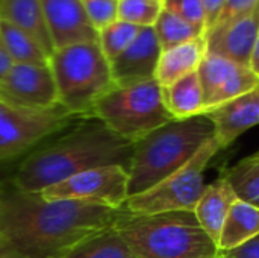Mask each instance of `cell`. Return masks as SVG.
I'll return each mask as SVG.
<instances>
[{
    "label": "cell",
    "mask_w": 259,
    "mask_h": 258,
    "mask_svg": "<svg viewBox=\"0 0 259 258\" xmlns=\"http://www.w3.org/2000/svg\"><path fill=\"white\" fill-rule=\"evenodd\" d=\"M220 254L225 258H259V234L244 245Z\"/></svg>",
    "instance_id": "obj_30"
},
{
    "label": "cell",
    "mask_w": 259,
    "mask_h": 258,
    "mask_svg": "<svg viewBox=\"0 0 259 258\" xmlns=\"http://www.w3.org/2000/svg\"><path fill=\"white\" fill-rule=\"evenodd\" d=\"M0 20L32 35L50 58L55 47L46 26L41 0H0Z\"/></svg>",
    "instance_id": "obj_18"
},
{
    "label": "cell",
    "mask_w": 259,
    "mask_h": 258,
    "mask_svg": "<svg viewBox=\"0 0 259 258\" xmlns=\"http://www.w3.org/2000/svg\"><path fill=\"white\" fill-rule=\"evenodd\" d=\"M258 5L259 0H226L214 26H220V24L238 20L241 17H246V15L255 12Z\"/></svg>",
    "instance_id": "obj_29"
},
{
    "label": "cell",
    "mask_w": 259,
    "mask_h": 258,
    "mask_svg": "<svg viewBox=\"0 0 259 258\" xmlns=\"http://www.w3.org/2000/svg\"><path fill=\"white\" fill-rule=\"evenodd\" d=\"M220 151L212 138L175 173L162 179L155 187L127 198L123 210L131 214L149 216L173 211H194L206 184L205 169Z\"/></svg>",
    "instance_id": "obj_7"
},
{
    "label": "cell",
    "mask_w": 259,
    "mask_h": 258,
    "mask_svg": "<svg viewBox=\"0 0 259 258\" xmlns=\"http://www.w3.org/2000/svg\"><path fill=\"white\" fill-rule=\"evenodd\" d=\"M223 175L240 201L259 208V151L241 160Z\"/></svg>",
    "instance_id": "obj_24"
},
{
    "label": "cell",
    "mask_w": 259,
    "mask_h": 258,
    "mask_svg": "<svg viewBox=\"0 0 259 258\" xmlns=\"http://www.w3.org/2000/svg\"><path fill=\"white\" fill-rule=\"evenodd\" d=\"M164 8L206 32V15L202 0H164Z\"/></svg>",
    "instance_id": "obj_28"
},
{
    "label": "cell",
    "mask_w": 259,
    "mask_h": 258,
    "mask_svg": "<svg viewBox=\"0 0 259 258\" xmlns=\"http://www.w3.org/2000/svg\"><path fill=\"white\" fill-rule=\"evenodd\" d=\"M0 258H15L3 245H0Z\"/></svg>",
    "instance_id": "obj_34"
},
{
    "label": "cell",
    "mask_w": 259,
    "mask_h": 258,
    "mask_svg": "<svg viewBox=\"0 0 259 258\" xmlns=\"http://www.w3.org/2000/svg\"><path fill=\"white\" fill-rule=\"evenodd\" d=\"M258 33L259 20L256 12L220 26H214L205 33L206 53L249 67Z\"/></svg>",
    "instance_id": "obj_14"
},
{
    "label": "cell",
    "mask_w": 259,
    "mask_h": 258,
    "mask_svg": "<svg viewBox=\"0 0 259 258\" xmlns=\"http://www.w3.org/2000/svg\"><path fill=\"white\" fill-rule=\"evenodd\" d=\"M164 9V0H118V20L138 27H153Z\"/></svg>",
    "instance_id": "obj_26"
},
{
    "label": "cell",
    "mask_w": 259,
    "mask_h": 258,
    "mask_svg": "<svg viewBox=\"0 0 259 258\" xmlns=\"http://www.w3.org/2000/svg\"><path fill=\"white\" fill-rule=\"evenodd\" d=\"M0 49L14 64H47L49 55L23 29L0 20Z\"/></svg>",
    "instance_id": "obj_21"
},
{
    "label": "cell",
    "mask_w": 259,
    "mask_h": 258,
    "mask_svg": "<svg viewBox=\"0 0 259 258\" xmlns=\"http://www.w3.org/2000/svg\"><path fill=\"white\" fill-rule=\"evenodd\" d=\"M121 210L82 201H46L15 186L0 187V245L15 258H64L114 227Z\"/></svg>",
    "instance_id": "obj_1"
},
{
    "label": "cell",
    "mask_w": 259,
    "mask_h": 258,
    "mask_svg": "<svg viewBox=\"0 0 259 258\" xmlns=\"http://www.w3.org/2000/svg\"><path fill=\"white\" fill-rule=\"evenodd\" d=\"M141 27L123 20H115L97 32V44L109 62L120 56L138 36Z\"/></svg>",
    "instance_id": "obj_25"
},
{
    "label": "cell",
    "mask_w": 259,
    "mask_h": 258,
    "mask_svg": "<svg viewBox=\"0 0 259 258\" xmlns=\"http://www.w3.org/2000/svg\"><path fill=\"white\" fill-rule=\"evenodd\" d=\"M162 100L175 120L203 116V96L197 71L184 76L168 87H164Z\"/></svg>",
    "instance_id": "obj_19"
},
{
    "label": "cell",
    "mask_w": 259,
    "mask_h": 258,
    "mask_svg": "<svg viewBox=\"0 0 259 258\" xmlns=\"http://www.w3.org/2000/svg\"><path fill=\"white\" fill-rule=\"evenodd\" d=\"M259 234V208L237 201L222 228L217 248L220 252L235 249Z\"/></svg>",
    "instance_id": "obj_20"
},
{
    "label": "cell",
    "mask_w": 259,
    "mask_h": 258,
    "mask_svg": "<svg viewBox=\"0 0 259 258\" xmlns=\"http://www.w3.org/2000/svg\"><path fill=\"white\" fill-rule=\"evenodd\" d=\"M0 187H2V184H0Z\"/></svg>",
    "instance_id": "obj_37"
},
{
    "label": "cell",
    "mask_w": 259,
    "mask_h": 258,
    "mask_svg": "<svg viewBox=\"0 0 259 258\" xmlns=\"http://www.w3.org/2000/svg\"><path fill=\"white\" fill-rule=\"evenodd\" d=\"M203 116L214 126L220 151L229 148L243 132L259 125V87Z\"/></svg>",
    "instance_id": "obj_15"
},
{
    "label": "cell",
    "mask_w": 259,
    "mask_h": 258,
    "mask_svg": "<svg viewBox=\"0 0 259 258\" xmlns=\"http://www.w3.org/2000/svg\"><path fill=\"white\" fill-rule=\"evenodd\" d=\"M71 117L62 106L35 111L0 102V161L24 154L47 135L64 128Z\"/></svg>",
    "instance_id": "obj_9"
},
{
    "label": "cell",
    "mask_w": 259,
    "mask_h": 258,
    "mask_svg": "<svg viewBox=\"0 0 259 258\" xmlns=\"http://www.w3.org/2000/svg\"><path fill=\"white\" fill-rule=\"evenodd\" d=\"M162 49L153 27H141L134 43L111 64L115 87H127L155 79Z\"/></svg>",
    "instance_id": "obj_13"
},
{
    "label": "cell",
    "mask_w": 259,
    "mask_h": 258,
    "mask_svg": "<svg viewBox=\"0 0 259 258\" xmlns=\"http://www.w3.org/2000/svg\"><path fill=\"white\" fill-rule=\"evenodd\" d=\"M41 8L55 49L79 43H97L82 0H41Z\"/></svg>",
    "instance_id": "obj_12"
},
{
    "label": "cell",
    "mask_w": 259,
    "mask_h": 258,
    "mask_svg": "<svg viewBox=\"0 0 259 258\" xmlns=\"http://www.w3.org/2000/svg\"><path fill=\"white\" fill-rule=\"evenodd\" d=\"M91 116L132 143L175 120L164 105L162 88L156 79L114 87L97 100Z\"/></svg>",
    "instance_id": "obj_6"
},
{
    "label": "cell",
    "mask_w": 259,
    "mask_h": 258,
    "mask_svg": "<svg viewBox=\"0 0 259 258\" xmlns=\"http://www.w3.org/2000/svg\"><path fill=\"white\" fill-rule=\"evenodd\" d=\"M197 75L203 96V114L259 87V79L249 67L209 53L200 62Z\"/></svg>",
    "instance_id": "obj_11"
},
{
    "label": "cell",
    "mask_w": 259,
    "mask_h": 258,
    "mask_svg": "<svg viewBox=\"0 0 259 258\" xmlns=\"http://www.w3.org/2000/svg\"><path fill=\"white\" fill-rule=\"evenodd\" d=\"M64 258H137L114 227L77 245Z\"/></svg>",
    "instance_id": "obj_22"
},
{
    "label": "cell",
    "mask_w": 259,
    "mask_h": 258,
    "mask_svg": "<svg viewBox=\"0 0 259 258\" xmlns=\"http://www.w3.org/2000/svg\"><path fill=\"white\" fill-rule=\"evenodd\" d=\"M214 138L205 116L171 120L135 143L129 173V198L140 195L181 169Z\"/></svg>",
    "instance_id": "obj_3"
},
{
    "label": "cell",
    "mask_w": 259,
    "mask_h": 258,
    "mask_svg": "<svg viewBox=\"0 0 259 258\" xmlns=\"http://www.w3.org/2000/svg\"><path fill=\"white\" fill-rule=\"evenodd\" d=\"M135 143L114 134L102 122L76 128L58 141L27 157L14 175L12 186L39 193L76 173L106 166L129 169Z\"/></svg>",
    "instance_id": "obj_2"
},
{
    "label": "cell",
    "mask_w": 259,
    "mask_h": 258,
    "mask_svg": "<svg viewBox=\"0 0 259 258\" xmlns=\"http://www.w3.org/2000/svg\"><path fill=\"white\" fill-rule=\"evenodd\" d=\"M255 12H256V15H258V20H259V5H258V8H256V11H255Z\"/></svg>",
    "instance_id": "obj_36"
},
{
    "label": "cell",
    "mask_w": 259,
    "mask_h": 258,
    "mask_svg": "<svg viewBox=\"0 0 259 258\" xmlns=\"http://www.w3.org/2000/svg\"><path fill=\"white\" fill-rule=\"evenodd\" d=\"M205 55H206L205 36L162 50L155 75L156 82L164 88L182 79L184 76L197 71Z\"/></svg>",
    "instance_id": "obj_17"
},
{
    "label": "cell",
    "mask_w": 259,
    "mask_h": 258,
    "mask_svg": "<svg viewBox=\"0 0 259 258\" xmlns=\"http://www.w3.org/2000/svg\"><path fill=\"white\" fill-rule=\"evenodd\" d=\"M0 102L35 111L61 106L49 62L14 64L0 87Z\"/></svg>",
    "instance_id": "obj_10"
},
{
    "label": "cell",
    "mask_w": 259,
    "mask_h": 258,
    "mask_svg": "<svg viewBox=\"0 0 259 258\" xmlns=\"http://www.w3.org/2000/svg\"><path fill=\"white\" fill-rule=\"evenodd\" d=\"M237 201V193L228 182L226 176L222 175L212 184H206L193 211L199 225L215 245L219 243L225 220Z\"/></svg>",
    "instance_id": "obj_16"
},
{
    "label": "cell",
    "mask_w": 259,
    "mask_h": 258,
    "mask_svg": "<svg viewBox=\"0 0 259 258\" xmlns=\"http://www.w3.org/2000/svg\"><path fill=\"white\" fill-rule=\"evenodd\" d=\"M59 105L71 116H91L99 99L115 87L111 64L97 43L55 49L49 58Z\"/></svg>",
    "instance_id": "obj_5"
},
{
    "label": "cell",
    "mask_w": 259,
    "mask_h": 258,
    "mask_svg": "<svg viewBox=\"0 0 259 258\" xmlns=\"http://www.w3.org/2000/svg\"><path fill=\"white\" fill-rule=\"evenodd\" d=\"M114 228L137 258H214L220 252L193 211L140 216L121 210Z\"/></svg>",
    "instance_id": "obj_4"
},
{
    "label": "cell",
    "mask_w": 259,
    "mask_h": 258,
    "mask_svg": "<svg viewBox=\"0 0 259 258\" xmlns=\"http://www.w3.org/2000/svg\"><path fill=\"white\" fill-rule=\"evenodd\" d=\"M39 195L46 201H82L123 210L129 198V173L123 166L96 167L53 184Z\"/></svg>",
    "instance_id": "obj_8"
},
{
    "label": "cell",
    "mask_w": 259,
    "mask_h": 258,
    "mask_svg": "<svg viewBox=\"0 0 259 258\" xmlns=\"http://www.w3.org/2000/svg\"><path fill=\"white\" fill-rule=\"evenodd\" d=\"M214 258H225V257H223V255H222V254L219 252V254H217V255H215V257H214Z\"/></svg>",
    "instance_id": "obj_35"
},
{
    "label": "cell",
    "mask_w": 259,
    "mask_h": 258,
    "mask_svg": "<svg viewBox=\"0 0 259 258\" xmlns=\"http://www.w3.org/2000/svg\"><path fill=\"white\" fill-rule=\"evenodd\" d=\"M153 30L156 33V38L161 44L162 50L176 47L179 44H185L188 41L197 40L200 36H205V30L191 24L185 18L179 17L178 14L162 9L161 15L158 17Z\"/></svg>",
    "instance_id": "obj_23"
},
{
    "label": "cell",
    "mask_w": 259,
    "mask_h": 258,
    "mask_svg": "<svg viewBox=\"0 0 259 258\" xmlns=\"http://www.w3.org/2000/svg\"><path fill=\"white\" fill-rule=\"evenodd\" d=\"M14 65V62L9 59V56L0 49V87H2V84H3V81H5V78H6V75L9 73V70H11V67Z\"/></svg>",
    "instance_id": "obj_32"
},
{
    "label": "cell",
    "mask_w": 259,
    "mask_h": 258,
    "mask_svg": "<svg viewBox=\"0 0 259 258\" xmlns=\"http://www.w3.org/2000/svg\"><path fill=\"white\" fill-rule=\"evenodd\" d=\"M87 17L99 32L118 20V0H82Z\"/></svg>",
    "instance_id": "obj_27"
},
{
    "label": "cell",
    "mask_w": 259,
    "mask_h": 258,
    "mask_svg": "<svg viewBox=\"0 0 259 258\" xmlns=\"http://www.w3.org/2000/svg\"><path fill=\"white\" fill-rule=\"evenodd\" d=\"M225 2L226 0H202L203 8H205V15H206V30H209L217 21Z\"/></svg>",
    "instance_id": "obj_31"
},
{
    "label": "cell",
    "mask_w": 259,
    "mask_h": 258,
    "mask_svg": "<svg viewBox=\"0 0 259 258\" xmlns=\"http://www.w3.org/2000/svg\"><path fill=\"white\" fill-rule=\"evenodd\" d=\"M249 68L252 70V73L259 79V33L258 38H256V43H255V47H253V52H252V56H250Z\"/></svg>",
    "instance_id": "obj_33"
}]
</instances>
